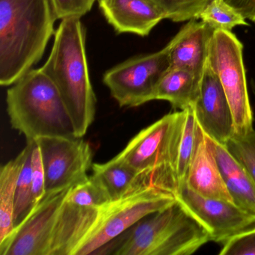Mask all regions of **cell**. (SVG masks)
<instances>
[{
	"instance_id": "1",
	"label": "cell",
	"mask_w": 255,
	"mask_h": 255,
	"mask_svg": "<svg viewBox=\"0 0 255 255\" xmlns=\"http://www.w3.org/2000/svg\"><path fill=\"white\" fill-rule=\"evenodd\" d=\"M56 20L50 0H0V84L12 86L41 61Z\"/></svg>"
},
{
	"instance_id": "2",
	"label": "cell",
	"mask_w": 255,
	"mask_h": 255,
	"mask_svg": "<svg viewBox=\"0 0 255 255\" xmlns=\"http://www.w3.org/2000/svg\"><path fill=\"white\" fill-rule=\"evenodd\" d=\"M41 69L53 82L68 109L77 137L86 135L96 114L86 55V29L80 18L62 20Z\"/></svg>"
},
{
	"instance_id": "3",
	"label": "cell",
	"mask_w": 255,
	"mask_h": 255,
	"mask_svg": "<svg viewBox=\"0 0 255 255\" xmlns=\"http://www.w3.org/2000/svg\"><path fill=\"white\" fill-rule=\"evenodd\" d=\"M11 127L34 141L41 137L77 138L68 109L50 77L32 68L7 91Z\"/></svg>"
},
{
	"instance_id": "4",
	"label": "cell",
	"mask_w": 255,
	"mask_h": 255,
	"mask_svg": "<svg viewBox=\"0 0 255 255\" xmlns=\"http://www.w3.org/2000/svg\"><path fill=\"white\" fill-rule=\"evenodd\" d=\"M116 255H191L211 241L208 231L177 201L122 234Z\"/></svg>"
},
{
	"instance_id": "5",
	"label": "cell",
	"mask_w": 255,
	"mask_h": 255,
	"mask_svg": "<svg viewBox=\"0 0 255 255\" xmlns=\"http://www.w3.org/2000/svg\"><path fill=\"white\" fill-rule=\"evenodd\" d=\"M184 118V110L163 116L140 131L118 154L141 174L146 186L174 196L180 187L177 164Z\"/></svg>"
},
{
	"instance_id": "6",
	"label": "cell",
	"mask_w": 255,
	"mask_h": 255,
	"mask_svg": "<svg viewBox=\"0 0 255 255\" xmlns=\"http://www.w3.org/2000/svg\"><path fill=\"white\" fill-rule=\"evenodd\" d=\"M173 194L153 186L137 189L110 201L100 210L95 225L75 255H95L146 216L175 202Z\"/></svg>"
},
{
	"instance_id": "7",
	"label": "cell",
	"mask_w": 255,
	"mask_h": 255,
	"mask_svg": "<svg viewBox=\"0 0 255 255\" xmlns=\"http://www.w3.org/2000/svg\"><path fill=\"white\" fill-rule=\"evenodd\" d=\"M210 68L220 80L229 103L234 122V134L244 135L254 129L249 100L243 45L230 31L216 29L209 46Z\"/></svg>"
},
{
	"instance_id": "8",
	"label": "cell",
	"mask_w": 255,
	"mask_h": 255,
	"mask_svg": "<svg viewBox=\"0 0 255 255\" xmlns=\"http://www.w3.org/2000/svg\"><path fill=\"white\" fill-rule=\"evenodd\" d=\"M171 68L169 49L139 55L106 71L103 81L122 107H137L153 101L155 89Z\"/></svg>"
},
{
	"instance_id": "9",
	"label": "cell",
	"mask_w": 255,
	"mask_h": 255,
	"mask_svg": "<svg viewBox=\"0 0 255 255\" xmlns=\"http://www.w3.org/2000/svg\"><path fill=\"white\" fill-rule=\"evenodd\" d=\"M45 173L46 194L86 181L93 165V152L83 137H41L35 140Z\"/></svg>"
},
{
	"instance_id": "10",
	"label": "cell",
	"mask_w": 255,
	"mask_h": 255,
	"mask_svg": "<svg viewBox=\"0 0 255 255\" xmlns=\"http://www.w3.org/2000/svg\"><path fill=\"white\" fill-rule=\"evenodd\" d=\"M175 198L205 228L214 243L223 244L255 220V216L233 201L203 196L186 184L180 186Z\"/></svg>"
},
{
	"instance_id": "11",
	"label": "cell",
	"mask_w": 255,
	"mask_h": 255,
	"mask_svg": "<svg viewBox=\"0 0 255 255\" xmlns=\"http://www.w3.org/2000/svg\"><path fill=\"white\" fill-rule=\"evenodd\" d=\"M71 188L46 194L29 218L0 245V255H50L58 215Z\"/></svg>"
},
{
	"instance_id": "12",
	"label": "cell",
	"mask_w": 255,
	"mask_h": 255,
	"mask_svg": "<svg viewBox=\"0 0 255 255\" xmlns=\"http://www.w3.org/2000/svg\"><path fill=\"white\" fill-rule=\"evenodd\" d=\"M193 109L204 132L226 144L234 134V117L220 80L208 62L203 74L199 98Z\"/></svg>"
},
{
	"instance_id": "13",
	"label": "cell",
	"mask_w": 255,
	"mask_h": 255,
	"mask_svg": "<svg viewBox=\"0 0 255 255\" xmlns=\"http://www.w3.org/2000/svg\"><path fill=\"white\" fill-rule=\"evenodd\" d=\"M183 184L203 196L233 201L207 135L197 119L195 147Z\"/></svg>"
},
{
	"instance_id": "14",
	"label": "cell",
	"mask_w": 255,
	"mask_h": 255,
	"mask_svg": "<svg viewBox=\"0 0 255 255\" xmlns=\"http://www.w3.org/2000/svg\"><path fill=\"white\" fill-rule=\"evenodd\" d=\"M215 29L192 19L168 43L172 68H183L202 77L208 60L209 46Z\"/></svg>"
},
{
	"instance_id": "15",
	"label": "cell",
	"mask_w": 255,
	"mask_h": 255,
	"mask_svg": "<svg viewBox=\"0 0 255 255\" xmlns=\"http://www.w3.org/2000/svg\"><path fill=\"white\" fill-rule=\"evenodd\" d=\"M99 8L118 34L146 37L165 19L150 0H99Z\"/></svg>"
},
{
	"instance_id": "16",
	"label": "cell",
	"mask_w": 255,
	"mask_h": 255,
	"mask_svg": "<svg viewBox=\"0 0 255 255\" xmlns=\"http://www.w3.org/2000/svg\"><path fill=\"white\" fill-rule=\"evenodd\" d=\"M100 210L72 202L65 197L58 215L50 255H75L95 225Z\"/></svg>"
},
{
	"instance_id": "17",
	"label": "cell",
	"mask_w": 255,
	"mask_h": 255,
	"mask_svg": "<svg viewBox=\"0 0 255 255\" xmlns=\"http://www.w3.org/2000/svg\"><path fill=\"white\" fill-rule=\"evenodd\" d=\"M207 138L233 201L255 216V184L252 177L225 144L213 139L208 135Z\"/></svg>"
},
{
	"instance_id": "18",
	"label": "cell",
	"mask_w": 255,
	"mask_h": 255,
	"mask_svg": "<svg viewBox=\"0 0 255 255\" xmlns=\"http://www.w3.org/2000/svg\"><path fill=\"white\" fill-rule=\"evenodd\" d=\"M202 77L171 67L158 83L153 101H168L175 110L194 108L199 98Z\"/></svg>"
},
{
	"instance_id": "19",
	"label": "cell",
	"mask_w": 255,
	"mask_h": 255,
	"mask_svg": "<svg viewBox=\"0 0 255 255\" xmlns=\"http://www.w3.org/2000/svg\"><path fill=\"white\" fill-rule=\"evenodd\" d=\"M92 177L97 180L110 201L146 187L141 174L119 156L104 163H93Z\"/></svg>"
},
{
	"instance_id": "20",
	"label": "cell",
	"mask_w": 255,
	"mask_h": 255,
	"mask_svg": "<svg viewBox=\"0 0 255 255\" xmlns=\"http://www.w3.org/2000/svg\"><path fill=\"white\" fill-rule=\"evenodd\" d=\"M25 155L23 149L17 157L2 165L0 170V245L5 243L14 232L16 187Z\"/></svg>"
},
{
	"instance_id": "21",
	"label": "cell",
	"mask_w": 255,
	"mask_h": 255,
	"mask_svg": "<svg viewBox=\"0 0 255 255\" xmlns=\"http://www.w3.org/2000/svg\"><path fill=\"white\" fill-rule=\"evenodd\" d=\"M33 141H27V144L24 147L26 151L24 162L20 169L18 180H17L15 202H14V231L29 218L32 212L35 210V207L32 203V151Z\"/></svg>"
},
{
	"instance_id": "22",
	"label": "cell",
	"mask_w": 255,
	"mask_h": 255,
	"mask_svg": "<svg viewBox=\"0 0 255 255\" xmlns=\"http://www.w3.org/2000/svg\"><path fill=\"white\" fill-rule=\"evenodd\" d=\"M204 23L215 30L223 29L231 32L238 26H249L246 18L225 0H212L199 15Z\"/></svg>"
},
{
	"instance_id": "23",
	"label": "cell",
	"mask_w": 255,
	"mask_h": 255,
	"mask_svg": "<svg viewBox=\"0 0 255 255\" xmlns=\"http://www.w3.org/2000/svg\"><path fill=\"white\" fill-rule=\"evenodd\" d=\"M183 132L179 145L177 174L180 186L185 183L193 153L196 132V118L193 108L184 110ZM180 188V187H179Z\"/></svg>"
},
{
	"instance_id": "24",
	"label": "cell",
	"mask_w": 255,
	"mask_h": 255,
	"mask_svg": "<svg viewBox=\"0 0 255 255\" xmlns=\"http://www.w3.org/2000/svg\"><path fill=\"white\" fill-rule=\"evenodd\" d=\"M163 13L165 19L173 22L199 19L201 11L212 0H150Z\"/></svg>"
},
{
	"instance_id": "25",
	"label": "cell",
	"mask_w": 255,
	"mask_h": 255,
	"mask_svg": "<svg viewBox=\"0 0 255 255\" xmlns=\"http://www.w3.org/2000/svg\"><path fill=\"white\" fill-rule=\"evenodd\" d=\"M225 145L245 167L255 184V129L244 135L234 134Z\"/></svg>"
},
{
	"instance_id": "26",
	"label": "cell",
	"mask_w": 255,
	"mask_h": 255,
	"mask_svg": "<svg viewBox=\"0 0 255 255\" xmlns=\"http://www.w3.org/2000/svg\"><path fill=\"white\" fill-rule=\"evenodd\" d=\"M96 0H50L58 20L80 18L92 10Z\"/></svg>"
},
{
	"instance_id": "27",
	"label": "cell",
	"mask_w": 255,
	"mask_h": 255,
	"mask_svg": "<svg viewBox=\"0 0 255 255\" xmlns=\"http://www.w3.org/2000/svg\"><path fill=\"white\" fill-rule=\"evenodd\" d=\"M32 203L35 209L46 195L45 173L39 147L34 140L32 151Z\"/></svg>"
},
{
	"instance_id": "28",
	"label": "cell",
	"mask_w": 255,
	"mask_h": 255,
	"mask_svg": "<svg viewBox=\"0 0 255 255\" xmlns=\"http://www.w3.org/2000/svg\"><path fill=\"white\" fill-rule=\"evenodd\" d=\"M220 255H255V231L234 236L222 244Z\"/></svg>"
},
{
	"instance_id": "29",
	"label": "cell",
	"mask_w": 255,
	"mask_h": 255,
	"mask_svg": "<svg viewBox=\"0 0 255 255\" xmlns=\"http://www.w3.org/2000/svg\"><path fill=\"white\" fill-rule=\"evenodd\" d=\"M243 17L255 23V0H228Z\"/></svg>"
},
{
	"instance_id": "30",
	"label": "cell",
	"mask_w": 255,
	"mask_h": 255,
	"mask_svg": "<svg viewBox=\"0 0 255 255\" xmlns=\"http://www.w3.org/2000/svg\"><path fill=\"white\" fill-rule=\"evenodd\" d=\"M252 231H255V220L254 221L253 223H252V225H251L250 226H249V228H247V229L245 230L244 231H243V232L241 233L252 232Z\"/></svg>"
},
{
	"instance_id": "31",
	"label": "cell",
	"mask_w": 255,
	"mask_h": 255,
	"mask_svg": "<svg viewBox=\"0 0 255 255\" xmlns=\"http://www.w3.org/2000/svg\"><path fill=\"white\" fill-rule=\"evenodd\" d=\"M251 88H252V92L255 97V81L254 80H251Z\"/></svg>"
},
{
	"instance_id": "32",
	"label": "cell",
	"mask_w": 255,
	"mask_h": 255,
	"mask_svg": "<svg viewBox=\"0 0 255 255\" xmlns=\"http://www.w3.org/2000/svg\"><path fill=\"white\" fill-rule=\"evenodd\" d=\"M225 1H226V2H227V1H228V0H225Z\"/></svg>"
}]
</instances>
